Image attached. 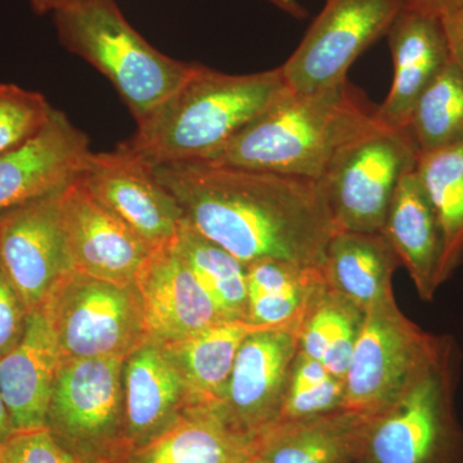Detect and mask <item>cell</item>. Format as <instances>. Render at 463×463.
<instances>
[{
    "mask_svg": "<svg viewBox=\"0 0 463 463\" xmlns=\"http://www.w3.org/2000/svg\"><path fill=\"white\" fill-rule=\"evenodd\" d=\"M184 221L243 264L323 268L336 232L321 182L203 163L154 166Z\"/></svg>",
    "mask_w": 463,
    "mask_h": 463,
    "instance_id": "1",
    "label": "cell"
},
{
    "mask_svg": "<svg viewBox=\"0 0 463 463\" xmlns=\"http://www.w3.org/2000/svg\"><path fill=\"white\" fill-rule=\"evenodd\" d=\"M288 90L281 67L230 75L194 63L181 87L137 121L136 133L121 145L151 166L199 163Z\"/></svg>",
    "mask_w": 463,
    "mask_h": 463,
    "instance_id": "2",
    "label": "cell"
},
{
    "mask_svg": "<svg viewBox=\"0 0 463 463\" xmlns=\"http://www.w3.org/2000/svg\"><path fill=\"white\" fill-rule=\"evenodd\" d=\"M376 108L347 81L281 99L199 163L319 182L344 146L376 120Z\"/></svg>",
    "mask_w": 463,
    "mask_h": 463,
    "instance_id": "3",
    "label": "cell"
},
{
    "mask_svg": "<svg viewBox=\"0 0 463 463\" xmlns=\"http://www.w3.org/2000/svg\"><path fill=\"white\" fill-rule=\"evenodd\" d=\"M58 38L109 79L136 121L181 87L194 63L161 53L137 33L115 0H84L53 12Z\"/></svg>",
    "mask_w": 463,
    "mask_h": 463,
    "instance_id": "4",
    "label": "cell"
},
{
    "mask_svg": "<svg viewBox=\"0 0 463 463\" xmlns=\"http://www.w3.org/2000/svg\"><path fill=\"white\" fill-rule=\"evenodd\" d=\"M453 341L423 331L394 297L371 307L347 368L344 408L383 412L430 373Z\"/></svg>",
    "mask_w": 463,
    "mask_h": 463,
    "instance_id": "5",
    "label": "cell"
},
{
    "mask_svg": "<svg viewBox=\"0 0 463 463\" xmlns=\"http://www.w3.org/2000/svg\"><path fill=\"white\" fill-rule=\"evenodd\" d=\"M458 373L455 340L430 373L374 414L365 452L371 463H463L455 407Z\"/></svg>",
    "mask_w": 463,
    "mask_h": 463,
    "instance_id": "6",
    "label": "cell"
},
{
    "mask_svg": "<svg viewBox=\"0 0 463 463\" xmlns=\"http://www.w3.org/2000/svg\"><path fill=\"white\" fill-rule=\"evenodd\" d=\"M419 157L407 129L377 120L344 146L319 181L336 230L381 232L395 191Z\"/></svg>",
    "mask_w": 463,
    "mask_h": 463,
    "instance_id": "7",
    "label": "cell"
},
{
    "mask_svg": "<svg viewBox=\"0 0 463 463\" xmlns=\"http://www.w3.org/2000/svg\"><path fill=\"white\" fill-rule=\"evenodd\" d=\"M125 359L109 355L61 364L47 429L85 461L115 463L123 453Z\"/></svg>",
    "mask_w": 463,
    "mask_h": 463,
    "instance_id": "8",
    "label": "cell"
},
{
    "mask_svg": "<svg viewBox=\"0 0 463 463\" xmlns=\"http://www.w3.org/2000/svg\"><path fill=\"white\" fill-rule=\"evenodd\" d=\"M43 309L62 362L128 356L148 340L136 285H118L75 270Z\"/></svg>",
    "mask_w": 463,
    "mask_h": 463,
    "instance_id": "9",
    "label": "cell"
},
{
    "mask_svg": "<svg viewBox=\"0 0 463 463\" xmlns=\"http://www.w3.org/2000/svg\"><path fill=\"white\" fill-rule=\"evenodd\" d=\"M405 0H326L303 41L281 66L294 93H315L347 81L365 50L388 33Z\"/></svg>",
    "mask_w": 463,
    "mask_h": 463,
    "instance_id": "10",
    "label": "cell"
},
{
    "mask_svg": "<svg viewBox=\"0 0 463 463\" xmlns=\"http://www.w3.org/2000/svg\"><path fill=\"white\" fill-rule=\"evenodd\" d=\"M63 190L0 213V267L29 312L42 309L76 270L61 207Z\"/></svg>",
    "mask_w": 463,
    "mask_h": 463,
    "instance_id": "11",
    "label": "cell"
},
{
    "mask_svg": "<svg viewBox=\"0 0 463 463\" xmlns=\"http://www.w3.org/2000/svg\"><path fill=\"white\" fill-rule=\"evenodd\" d=\"M76 181L152 248L172 242L184 222L181 205L158 181L154 166L123 145L112 152H91Z\"/></svg>",
    "mask_w": 463,
    "mask_h": 463,
    "instance_id": "12",
    "label": "cell"
},
{
    "mask_svg": "<svg viewBox=\"0 0 463 463\" xmlns=\"http://www.w3.org/2000/svg\"><path fill=\"white\" fill-rule=\"evenodd\" d=\"M298 323L259 328L240 346L223 401L216 405L234 430L257 438L279 421L298 352Z\"/></svg>",
    "mask_w": 463,
    "mask_h": 463,
    "instance_id": "13",
    "label": "cell"
},
{
    "mask_svg": "<svg viewBox=\"0 0 463 463\" xmlns=\"http://www.w3.org/2000/svg\"><path fill=\"white\" fill-rule=\"evenodd\" d=\"M61 207L76 270L118 285H136L155 248L78 181L62 191Z\"/></svg>",
    "mask_w": 463,
    "mask_h": 463,
    "instance_id": "14",
    "label": "cell"
},
{
    "mask_svg": "<svg viewBox=\"0 0 463 463\" xmlns=\"http://www.w3.org/2000/svg\"><path fill=\"white\" fill-rule=\"evenodd\" d=\"M90 154L85 133L53 109L33 138L0 155V213L63 190L79 178Z\"/></svg>",
    "mask_w": 463,
    "mask_h": 463,
    "instance_id": "15",
    "label": "cell"
},
{
    "mask_svg": "<svg viewBox=\"0 0 463 463\" xmlns=\"http://www.w3.org/2000/svg\"><path fill=\"white\" fill-rule=\"evenodd\" d=\"M147 339L160 345L223 321L172 242L155 249L137 277Z\"/></svg>",
    "mask_w": 463,
    "mask_h": 463,
    "instance_id": "16",
    "label": "cell"
},
{
    "mask_svg": "<svg viewBox=\"0 0 463 463\" xmlns=\"http://www.w3.org/2000/svg\"><path fill=\"white\" fill-rule=\"evenodd\" d=\"M123 383L124 447L121 456L147 443L169 428L185 408L196 405L172 356L163 345L154 341H146L127 356Z\"/></svg>",
    "mask_w": 463,
    "mask_h": 463,
    "instance_id": "17",
    "label": "cell"
},
{
    "mask_svg": "<svg viewBox=\"0 0 463 463\" xmlns=\"http://www.w3.org/2000/svg\"><path fill=\"white\" fill-rule=\"evenodd\" d=\"M394 78L388 97L376 109V120L407 129L417 99L450 62L449 48L437 14L407 7L399 12L388 33Z\"/></svg>",
    "mask_w": 463,
    "mask_h": 463,
    "instance_id": "18",
    "label": "cell"
},
{
    "mask_svg": "<svg viewBox=\"0 0 463 463\" xmlns=\"http://www.w3.org/2000/svg\"><path fill=\"white\" fill-rule=\"evenodd\" d=\"M61 353L45 310L27 317L23 339L0 359V389L16 432L47 429Z\"/></svg>",
    "mask_w": 463,
    "mask_h": 463,
    "instance_id": "19",
    "label": "cell"
},
{
    "mask_svg": "<svg viewBox=\"0 0 463 463\" xmlns=\"http://www.w3.org/2000/svg\"><path fill=\"white\" fill-rule=\"evenodd\" d=\"M381 233L397 252L419 297L431 301L444 283V236L416 169L395 191Z\"/></svg>",
    "mask_w": 463,
    "mask_h": 463,
    "instance_id": "20",
    "label": "cell"
},
{
    "mask_svg": "<svg viewBox=\"0 0 463 463\" xmlns=\"http://www.w3.org/2000/svg\"><path fill=\"white\" fill-rule=\"evenodd\" d=\"M374 414L341 408L277 422L255 438V450L270 463H356L365 457Z\"/></svg>",
    "mask_w": 463,
    "mask_h": 463,
    "instance_id": "21",
    "label": "cell"
},
{
    "mask_svg": "<svg viewBox=\"0 0 463 463\" xmlns=\"http://www.w3.org/2000/svg\"><path fill=\"white\" fill-rule=\"evenodd\" d=\"M254 448L255 438L234 430L216 405L196 404L115 463H240Z\"/></svg>",
    "mask_w": 463,
    "mask_h": 463,
    "instance_id": "22",
    "label": "cell"
},
{
    "mask_svg": "<svg viewBox=\"0 0 463 463\" xmlns=\"http://www.w3.org/2000/svg\"><path fill=\"white\" fill-rule=\"evenodd\" d=\"M397 252L381 232L336 231L326 250V283L364 312L394 297L392 276L401 267Z\"/></svg>",
    "mask_w": 463,
    "mask_h": 463,
    "instance_id": "23",
    "label": "cell"
},
{
    "mask_svg": "<svg viewBox=\"0 0 463 463\" xmlns=\"http://www.w3.org/2000/svg\"><path fill=\"white\" fill-rule=\"evenodd\" d=\"M259 328L245 321H221L163 345L184 377L194 404L222 403L240 346Z\"/></svg>",
    "mask_w": 463,
    "mask_h": 463,
    "instance_id": "24",
    "label": "cell"
},
{
    "mask_svg": "<svg viewBox=\"0 0 463 463\" xmlns=\"http://www.w3.org/2000/svg\"><path fill=\"white\" fill-rule=\"evenodd\" d=\"M365 312L327 283L321 286L298 323V349L345 381Z\"/></svg>",
    "mask_w": 463,
    "mask_h": 463,
    "instance_id": "25",
    "label": "cell"
},
{
    "mask_svg": "<svg viewBox=\"0 0 463 463\" xmlns=\"http://www.w3.org/2000/svg\"><path fill=\"white\" fill-rule=\"evenodd\" d=\"M173 243L223 321L248 322L246 265L201 236L185 221Z\"/></svg>",
    "mask_w": 463,
    "mask_h": 463,
    "instance_id": "26",
    "label": "cell"
},
{
    "mask_svg": "<svg viewBox=\"0 0 463 463\" xmlns=\"http://www.w3.org/2000/svg\"><path fill=\"white\" fill-rule=\"evenodd\" d=\"M416 173L443 231L446 282L463 261V142L420 155Z\"/></svg>",
    "mask_w": 463,
    "mask_h": 463,
    "instance_id": "27",
    "label": "cell"
},
{
    "mask_svg": "<svg viewBox=\"0 0 463 463\" xmlns=\"http://www.w3.org/2000/svg\"><path fill=\"white\" fill-rule=\"evenodd\" d=\"M407 130L420 155L463 142V72L452 60L417 99Z\"/></svg>",
    "mask_w": 463,
    "mask_h": 463,
    "instance_id": "28",
    "label": "cell"
},
{
    "mask_svg": "<svg viewBox=\"0 0 463 463\" xmlns=\"http://www.w3.org/2000/svg\"><path fill=\"white\" fill-rule=\"evenodd\" d=\"M344 404L345 381L298 349L277 422L313 419L341 410Z\"/></svg>",
    "mask_w": 463,
    "mask_h": 463,
    "instance_id": "29",
    "label": "cell"
},
{
    "mask_svg": "<svg viewBox=\"0 0 463 463\" xmlns=\"http://www.w3.org/2000/svg\"><path fill=\"white\" fill-rule=\"evenodd\" d=\"M52 111L51 103L38 91L0 83V155L33 138Z\"/></svg>",
    "mask_w": 463,
    "mask_h": 463,
    "instance_id": "30",
    "label": "cell"
},
{
    "mask_svg": "<svg viewBox=\"0 0 463 463\" xmlns=\"http://www.w3.org/2000/svg\"><path fill=\"white\" fill-rule=\"evenodd\" d=\"M0 463H90L70 452L48 429L16 432L0 448Z\"/></svg>",
    "mask_w": 463,
    "mask_h": 463,
    "instance_id": "31",
    "label": "cell"
},
{
    "mask_svg": "<svg viewBox=\"0 0 463 463\" xmlns=\"http://www.w3.org/2000/svg\"><path fill=\"white\" fill-rule=\"evenodd\" d=\"M29 310L0 267V359L23 339Z\"/></svg>",
    "mask_w": 463,
    "mask_h": 463,
    "instance_id": "32",
    "label": "cell"
},
{
    "mask_svg": "<svg viewBox=\"0 0 463 463\" xmlns=\"http://www.w3.org/2000/svg\"><path fill=\"white\" fill-rule=\"evenodd\" d=\"M449 48L450 60L463 72V2L439 14Z\"/></svg>",
    "mask_w": 463,
    "mask_h": 463,
    "instance_id": "33",
    "label": "cell"
},
{
    "mask_svg": "<svg viewBox=\"0 0 463 463\" xmlns=\"http://www.w3.org/2000/svg\"><path fill=\"white\" fill-rule=\"evenodd\" d=\"M462 2L463 0H405V5L439 16L441 12Z\"/></svg>",
    "mask_w": 463,
    "mask_h": 463,
    "instance_id": "34",
    "label": "cell"
},
{
    "mask_svg": "<svg viewBox=\"0 0 463 463\" xmlns=\"http://www.w3.org/2000/svg\"><path fill=\"white\" fill-rule=\"evenodd\" d=\"M16 434L11 416H9L7 405L3 398L2 389H0V448Z\"/></svg>",
    "mask_w": 463,
    "mask_h": 463,
    "instance_id": "35",
    "label": "cell"
},
{
    "mask_svg": "<svg viewBox=\"0 0 463 463\" xmlns=\"http://www.w3.org/2000/svg\"><path fill=\"white\" fill-rule=\"evenodd\" d=\"M267 2L298 20L307 16V9L298 0H267Z\"/></svg>",
    "mask_w": 463,
    "mask_h": 463,
    "instance_id": "36",
    "label": "cell"
},
{
    "mask_svg": "<svg viewBox=\"0 0 463 463\" xmlns=\"http://www.w3.org/2000/svg\"><path fill=\"white\" fill-rule=\"evenodd\" d=\"M84 2V0H30V5L36 14H48L56 12L57 9L66 7L72 3Z\"/></svg>",
    "mask_w": 463,
    "mask_h": 463,
    "instance_id": "37",
    "label": "cell"
},
{
    "mask_svg": "<svg viewBox=\"0 0 463 463\" xmlns=\"http://www.w3.org/2000/svg\"><path fill=\"white\" fill-rule=\"evenodd\" d=\"M240 463H270L268 459H265L263 456L259 455L257 450H252L250 455L246 456Z\"/></svg>",
    "mask_w": 463,
    "mask_h": 463,
    "instance_id": "38",
    "label": "cell"
},
{
    "mask_svg": "<svg viewBox=\"0 0 463 463\" xmlns=\"http://www.w3.org/2000/svg\"><path fill=\"white\" fill-rule=\"evenodd\" d=\"M356 463H371L370 459L367 458V457H364V458L361 459V461H358Z\"/></svg>",
    "mask_w": 463,
    "mask_h": 463,
    "instance_id": "39",
    "label": "cell"
}]
</instances>
